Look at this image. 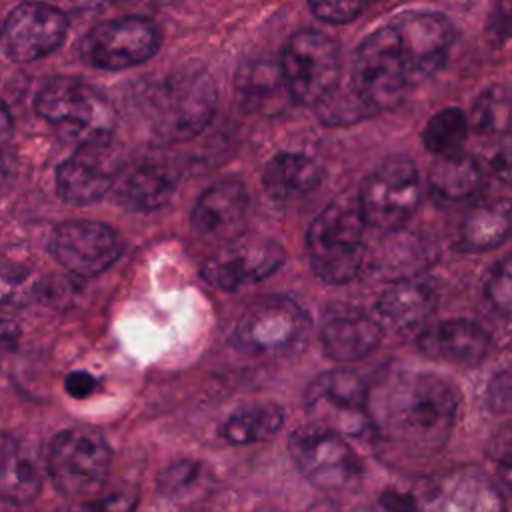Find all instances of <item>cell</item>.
Segmentation results:
<instances>
[{"mask_svg": "<svg viewBox=\"0 0 512 512\" xmlns=\"http://www.w3.org/2000/svg\"><path fill=\"white\" fill-rule=\"evenodd\" d=\"M368 404L372 430L414 456H430L446 446L458 408L454 388L428 372L396 374Z\"/></svg>", "mask_w": 512, "mask_h": 512, "instance_id": "obj_1", "label": "cell"}, {"mask_svg": "<svg viewBox=\"0 0 512 512\" xmlns=\"http://www.w3.org/2000/svg\"><path fill=\"white\" fill-rule=\"evenodd\" d=\"M34 106L64 142L78 148L110 144L118 122L114 106L96 88L68 76L48 80Z\"/></svg>", "mask_w": 512, "mask_h": 512, "instance_id": "obj_2", "label": "cell"}, {"mask_svg": "<svg viewBox=\"0 0 512 512\" xmlns=\"http://www.w3.org/2000/svg\"><path fill=\"white\" fill-rule=\"evenodd\" d=\"M384 512H506L498 486L480 472H448L392 486L380 496Z\"/></svg>", "mask_w": 512, "mask_h": 512, "instance_id": "obj_3", "label": "cell"}, {"mask_svg": "<svg viewBox=\"0 0 512 512\" xmlns=\"http://www.w3.org/2000/svg\"><path fill=\"white\" fill-rule=\"evenodd\" d=\"M364 228L356 198L330 202L306 232V250L314 274L328 284H346L358 276L364 258Z\"/></svg>", "mask_w": 512, "mask_h": 512, "instance_id": "obj_4", "label": "cell"}, {"mask_svg": "<svg viewBox=\"0 0 512 512\" xmlns=\"http://www.w3.org/2000/svg\"><path fill=\"white\" fill-rule=\"evenodd\" d=\"M216 100V86L210 74L180 70L150 92V130L160 142L196 138L212 122Z\"/></svg>", "mask_w": 512, "mask_h": 512, "instance_id": "obj_5", "label": "cell"}, {"mask_svg": "<svg viewBox=\"0 0 512 512\" xmlns=\"http://www.w3.org/2000/svg\"><path fill=\"white\" fill-rule=\"evenodd\" d=\"M308 314L286 296L252 300L234 328L236 346L254 358H280L306 342Z\"/></svg>", "mask_w": 512, "mask_h": 512, "instance_id": "obj_6", "label": "cell"}, {"mask_svg": "<svg viewBox=\"0 0 512 512\" xmlns=\"http://www.w3.org/2000/svg\"><path fill=\"white\" fill-rule=\"evenodd\" d=\"M350 88L372 114L396 108L412 88L390 24L366 36L354 52Z\"/></svg>", "mask_w": 512, "mask_h": 512, "instance_id": "obj_7", "label": "cell"}, {"mask_svg": "<svg viewBox=\"0 0 512 512\" xmlns=\"http://www.w3.org/2000/svg\"><path fill=\"white\" fill-rule=\"evenodd\" d=\"M356 200L366 226L382 232L402 228L420 204L418 168L408 156L382 160L364 178Z\"/></svg>", "mask_w": 512, "mask_h": 512, "instance_id": "obj_8", "label": "cell"}, {"mask_svg": "<svg viewBox=\"0 0 512 512\" xmlns=\"http://www.w3.org/2000/svg\"><path fill=\"white\" fill-rule=\"evenodd\" d=\"M280 66L290 100L316 106L340 82V48L322 32L298 30L286 40Z\"/></svg>", "mask_w": 512, "mask_h": 512, "instance_id": "obj_9", "label": "cell"}, {"mask_svg": "<svg viewBox=\"0 0 512 512\" xmlns=\"http://www.w3.org/2000/svg\"><path fill=\"white\" fill-rule=\"evenodd\" d=\"M110 464V446L90 428H66L58 432L48 450L50 478L68 498L96 494L108 478Z\"/></svg>", "mask_w": 512, "mask_h": 512, "instance_id": "obj_10", "label": "cell"}, {"mask_svg": "<svg viewBox=\"0 0 512 512\" xmlns=\"http://www.w3.org/2000/svg\"><path fill=\"white\" fill-rule=\"evenodd\" d=\"M370 392L360 376L348 370L318 374L304 392L306 412L316 428L340 436H364L372 430Z\"/></svg>", "mask_w": 512, "mask_h": 512, "instance_id": "obj_11", "label": "cell"}, {"mask_svg": "<svg viewBox=\"0 0 512 512\" xmlns=\"http://www.w3.org/2000/svg\"><path fill=\"white\" fill-rule=\"evenodd\" d=\"M162 44L160 28L144 16H120L92 26L82 42V58L100 70H126L150 60Z\"/></svg>", "mask_w": 512, "mask_h": 512, "instance_id": "obj_12", "label": "cell"}, {"mask_svg": "<svg viewBox=\"0 0 512 512\" xmlns=\"http://www.w3.org/2000/svg\"><path fill=\"white\" fill-rule=\"evenodd\" d=\"M390 28L410 86L444 68L456 38V30L444 14L404 12L390 22Z\"/></svg>", "mask_w": 512, "mask_h": 512, "instance_id": "obj_13", "label": "cell"}, {"mask_svg": "<svg viewBox=\"0 0 512 512\" xmlns=\"http://www.w3.org/2000/svg\"><path fill=\"white\" fill-rule=\"evenodd\" d=\"M290 454L306 480L324 490H346L362 476V462L344 440V436L324 430L306 428L292 434Z\"/></svg>", "mask_w": 512, "mask_h": 512, "instance_id": "obj_14", "label": "cell"}, {"mask_svg": "<svg viewBox=\"0 0 512 512\" xmlns=\"http://www.w3.org/2000/svg\"><path fill=\"white\" fill-rule=\"evenodd\" d=\"M68 34L66 14L46 2H20L14 6L0 32L4 54L18 64H30L56 52Z\"/></svg>", "mask_w": 512, "mask_h": 512, "instance_id": "obj_15", "label": "cell"}, {"mask_svg": "<svg viewBox=\"0 0 512 512\" xmlns=\"http://www.w3.org/2000/svg\"><path fill=\"white\" fill-rule=\"evenodd\" d=\"M286 260L284 248L268 238L254 234H240L224 242L202 268L204 280L220 290H236L240 286L264 280L274 274Z\"/></svg>", "mask_w": 512, "mask_h": 512, "instance_id": "obj_16", "label": "cell"}, {"mask_svg": "<svg viewBox=\"0 0 512 512\" xmlns=\"http://www.w3.org/2000/svg\"><path fill=\"white\" fill-rule=\"evenodd\" d=\"M50 250L68 272L80 278H92L116 262L122 242L104 222L66 220L54 228Z\"/></svg>", "mask_w": 512, "mask_h": 512, "instance_id": "obj_17", "label": "cell"}, {"mask_svg": "<svg viewBox=\"0 0 512 512\" xmlns=\"http://www.w3.org/2000/svg\"><path fill=\"white\" fill-rule=\"evenodd\" d=\"M120 172L116 152L106 146L76 148L56 168V192L74 206H86L102 200Z\"/></svg>", "mask_w": 512, "mask_h": 512, "instance_id": "obj_18", "label": "cell"}, {"mask_svg": "<svg viewBox=\"0 0 512 512\" xmlns=\"http://www.w3.org/2000/svg\"><path fill=\"white\" fill-rule=\"evenodd\" d=\"M248 210L250 198L244 184L220 180L200 194L192 208L190 224L202 240L224 244L244 234Z\"/></svg>", "mask_w": 512, "mask_h": 512, "instance_id": "obj_19", "label": "cell"}, {"mask_svg": "<svg viewBox=\"0 0 512 512\" xmlns=\"http://www.w3.org/2000/svg\"><path fill=\"white\" fill-rule=\"evenodd\" d=\"M380 340L382 326L360 308L334 304L322 316L320 344L332 360H362L378 348Z\"/></svg>", "mask_w": 512, "mask_h": 512, "instance_id": "obj_20", "label": "cell"}, {"mask_svg": "<svg viewBox=\"0 0 512 512\" xmlns=\"http://www.w3.org/2000/svg\"><path fill=\"white\" fill-rule=\"evenodd\" d=\"M418 348L424 356L456 366H476L490 348L482 326L470 320H446L424 328L418 334Z\"/></svg>", "mask_w": 512, "mask_h": 512, "instance_id": "obj_21", "label": "cell"}, {"mask_svg": "<svg viewBox=\"0 0 512 512\" xmlns=\"http://www.w3.org/2000/svg\"><path fill=\"white\" fill-rule=\"evenodd\" d=\"M436 306L434 292L412 280L392 282L378 298V324L400 336H414L426 328L428 318Z\"/></svg>", "mask_w": 512, "mask_h": 512, "instance_id": "obj_22", "label": "cell"}, {"mask_svg": "<svg viewBox=\"0 0 512 512\" xmlns=\"http://www.w3.org/2000/svg\"><path fill=\"white\" fill-rule=\"evenodd\" d=\"M174 174L158 162H134L120 168L112 194L114 200L132 212H152L166 206L174 194Z\"/></svg>", "mask_w": 512, "mask_h": 512, "instance_id": "obj_23", "label": "cell"}, {"mask_svg": "<svg viewBox=\"0 0 512 512\" xmlns=\"http://www.w3.org/2000/svg\"><path fill=\"white\" fill-rule=\"evenodd\" d=\"M238 102L258 114H278L290 102L280 60L254 58L238 66L234 78Z\"/></svg>", "mask_w": 512, "mask_h": 512, "instance_id": "obj_24", "label": "cell"}, {"mask_svg": "<svg viewBox=\"0 0 512 512\" xmlns=\"http://www.w3.org/2000/svg\"><path fill=\"white\" fill-rule=\"evenodd\" d=\"M388 236L372 256V268L388 282L412 280L432 266L436 260V246L420 234L402 228L386 232Z\"/></svg>", "mask_w": 512, "mask_h": 512, "instance_id": "obj_25", "label": "cell"}, {"mask_svg": "<svg viewBox=\"0 0 512 512\" xmlns=\"http://www.w3.org/2000/svg\"><path fill=\"white\" fill-rule=\"evenodd\" d=\"M320 182V164L302 152H280L268 160L262 172L266 194L278 202L308 196L320 186Z\"/></svg>", "mask_w": 512, "mask_h": 512, "instance_id": "obj_26", "label": "cell"}, {"mask_svg": "<svg viewBox=\"0 0 512 512\" xmlns=\"http://www.w3.org/2000/svg\"><path fill=\"white\" fill-rule=\"evenodd\" d=\"M430 190L442 202H462L476 194L482 182V168L470 154L456 152L436 156L430 166Z\"/></svg>", "mask_w": 512, "mask_h": 512, "instance_id": "obj_27", "label": "cell"}, {"mask_svg": "<svg viewBox=\"0 0 512 512\" xmlns=\"http://www.w3.org/2000/svg\"><path fill=\"white\" fill-rule=\"evenodd\" d=\"M40 474L14 438L0 434V500L28 504L40 492Z\"/></svg>", "mask_w": 512, "mask_h": 512, "instance_id": "obj_28", "label": "cell"}, {"mask_svg": "<svg viewBox=\"0 0 512 512\" xmlns=\"http://www.w3.org/2000/svg\"><path fill=\"white\" fill-rule=\"evenodd\" d=\"M510 202L506 198L476 204L460 224V242L466 250H490L510 234Z\"/></svg>", "mask_w": 512, "mask_h": 512, "instance_id": "obj_29", "label": "cell"}, {"mask_svg": "<svg viewBox=\"0 0 512 512\" xmlns=\"http://www.w3.org/2000/svg\"><path fill=\"white\" fill-rule=\"evenodd\" d=\"M284 420L282 410L276 404H252L232 412L224 426L222 436L230 444L264 442L276 436Z\"/></svg>", "mask_w": 512, "mask_h": 512, "instance_id": "obj_30", "label": "cell"}, {"mask_svg": "<svg viewBox=\"0 0 512 512\" xmlns=\"http://www.w3.org/2000/svg\"><path fill=\"white\" fill-rule=\"evenodd\" d=\"M468 134V118L466 114L456 108H442L434 116L428 118L422 130L424 148L434 156H448L460 152Z\"/></svg>", "mask_w": 512, "mask_h": 512, "instance_id": "obj_31", "label": "cell"}, {"mask_svg": "<svg viewBox=\"0 0 512 512\" xmlns=\"http://www.w3.org/2000/svg\"><path fill=\"white\" fill-rule=\"evenodd\" d=\"M510 112V92L506 86H490L478 94L472 112L470 124L482 136H494L506 132Z\"/></svg>", "mask_w": 512, "mask_h": 512, "instance_id": "obj_32", "label": "cell"}, {"mask_svg": "<svg viewBox=\"0 0 512 512\" xmlns=\"http://www.w3.org/2000/svg\"><path fill=\"white\" fill-rule=\"evenodd\" d=\"M318 120L326 126H350L368 116L370 108L360 100V96L350 88V84H336L316 106Z\"/></svg>", "mask_w": 512, "mask_h": 512, "instance_id": "obj_33", "label": "cell"}, {"mask_svg": "<svg viewBox=\"0 0 512 512\" xmlns=\"http://www.w3.org/2000/svg\"><path fill=\"white\" fill-rule=\"evenodd\" d=\"M202 476V466L194 460H178L170 464L160 476H158V490L162 496L176 500L194 490Z\"/></svg>", "mask_w": 512, "mask_h": 512, "instance_id": "obj_34", "label": "cell"}, {"mask_svg": "<svg viewBox=\"0 0 512 512\" xmlns=\"http://www.w3.org/2000/svg\"><path fill=\"white\" fill-rule=\"evenodd\" d=\"M374 0H308L310 12L326 24H348L356 20Z\"/></svg>", "mask_w": 512, "mask_h": 512, "instance_id": "obj_35", "label": "cell"}, {"mask_svg": "<svg viewBox=\"0 0 512 512\" xmlns=\"http://www.w3.org/2000/svg\"><path fill=\"white\" fill-rule=\"evenodd\" d=\"M510 296V258L504 256L500 262H496L486 280V298L500 314L508 316Z\"/></svg>", "mask_w": 512, "mask_h": 512, "instance_id": "obj_36", "label": "cell"}, {"mask_svg": "<svg viewBox=\"0 0 512 512\" xmlns=\"http://www.w3.org/2000/svg\"><path fill=\"white\" fill-rule=\"evenodd\" d=\"M138 496L134 490H118L90 504V512H136Z\"/></svg>", "mask_w": 512, "mask_h": 512, "instance_id": "obj_37", "label": "cell"}, {"mask_svg": "<svg viewBox=\"0 0 512 512\" xmlns=\"http://www.w3.org/2000/svg\"><path fill=\"white\" fill-rule=\"evenodd\" d=\"M488 404L494 412H508L510 408V378L506 372L498 374L488 386Z\"/></svg>", "mask_w": 512, "mask_h": 512, "instance_id": "obj_38", "label": "cell"}, {"mask_svg": "<svg viewBox=\"0 0 512 512\" xmlns=\"http://www.w3.org/2000/svg\"><path fill=\"white\" fill-rule=\"evenodd\" d=\"M64 388L72 398H88L98 390V380L88 372H70L64 380Z\"/></svg>", "mask_w": 512, "mask_h": 512, "instance_id": "obj_39", "label": "cell"}, {"mask_svg": "<svg viewBox=\"0 0 512 512\" xmlns=\"http://www.w3.org/2000/svg\"><path fill=\"white\" fill-rule=\"evenodd\" d=\"M12 128H14L12 114L6 108V104L0 100V152L4 150V146L8 144V140L12 136Z\"/></svg>", "mask_w": 512, "mask_h": 512, "instance_id": "obj_40", "label": "cell"}, {"mask_svg": "<svg viewBox=\"0 0 512 512\" xmlns=\"http://www.w3.org/2000/svg\"><path fill=\"white\" fill-rule=\"evenodd\" d=\"M122 6H132V8H144V10H160L166 6L176 4L178 0H114Z\"/></svg>", "mask_w": 512, "mask_h": 512, "instance_id": "obj_41", "label": "cell"}, {"mask_svg": "<svg viewBox=\"0 0 512 512\" xmlns=\"http://www.w3.org/2000/svg\"><path fill=\"white\" fill-rule=\"evenodd\" d=\"M70 8L80 10V12H94L100 10L108 0H64Z\"/></svg>", "mask_w": 512, "mask_h": 512, "instance_id": "obj_42", "label": "cell"}, {"mask_svg": "<svg viewBox=\"0 0 512 512\" xmlns=\"http://www.w3.org/2000/svg\"><path fill=\"white\" fill-rule=\"evenodd\" d=\"M306 512H338V510L332 504H328V502H320V504L310 506Z\"/></svg>", "mask_w": 512, "mask_h": 512, "instance_id": "obj_43", "label": "cell"}]
</instances>
